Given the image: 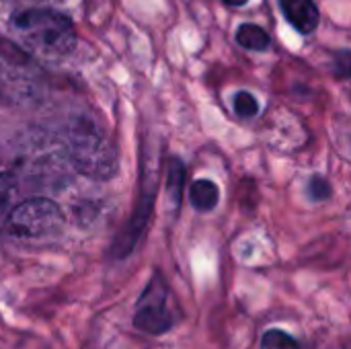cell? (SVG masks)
Segmentation results:
<instances>
[{"mask_svg":"<svg viewBox=\"0 0 351 349\" xmlns=\"http://www.w3.org/2000/svg\"><path fill=\"white\" fill-rule=\"evenodd\" d=\"M8 27L25 49L43 60H62L76 47L74 23L53 8L12 12Z\"/></svg>","mask_w":351,"mask_h":349,"instance_id":"cell-1","label":"cell"},{"mask_svg":"<svg viewBox=\"0 0 351 349\" xmlns=\"http://www.w3.org/2000/svg\"><path fill=\"white\" fill-rule=\"evenodd\" d=\"M66 150L72 167L86 177L105 181L117 173L119 158L113 144L86 123H78L70 130Z\"/></svg>","mask_w":351,"mask_h":349,"instance_id":"cell-2","label":"cell"},{"mask_svg":"<svg viewBox=\"0 0 351 349\" xmlns=\"http://www.w3.org/2000/svg\"><path fill=\"white\" fill-rule=\"evenodd\" d=\"M64 226V214L62 210L51 202L43 197L27 200L19 206H14L6 218H4V232L14 239H45Z\"/></svg>","mask_w":351,"mask_h":349,"instance_id":"cell-3","label":"cell"},{"mask_svg":"<svg viewBox=\"0 0 351 349\" xmlns=\"http://www.w3.org/2000/svg\"><path fill=\"white\" fill-rule=\"evenodd\" d=\"M134 325L148 335H162L173 327V315L169 311V288L158 274L148 282L138 300Z\"/></svg>","mask_w":351,"mask_h":349,"instance_id":"cell-4","label":"cell"},{"mask_svg":"<svg viewBox=\"0 0 351 349\" xmlns=\"http://www.w3.org/2000/svg\"><path fill=\"white\" fill-rule=\"evenodd\" d=\"M282 12L288 23L300 33H313L319 27L321 12L315 0H280Z\"/></svg>","mask_w":351,"mask_h":349,"instance_id":"cell-5","label":"cell"},{"mask_svg":"<svg viewBox=\"0 0 351 349\" xmlns=\"http://www.w3.org/2000/svg\"><path fill=\"white\" fill-rule=\"evenodd\" d=\"M150 212H152V197H144V200L140 202L138 210H136V216H134V220H132L128 232H123V234L119 237L117 245H115V253H117L119 257L128 255V253L134 249L138 237L142 234V230H144V226H146V222H148V218H150Z\"/></svg>","mask_w":351,"mask_h":349,"instance_id":"cell-6","label":"cell"},{"mask_svg":"<svg viewBox=\"0 0 351 349\" xmlns=\"http://www.w3.org/2000/svg\"><path fill=\"white\" fill-rule=\"evenodd\" d=\"M220 189L210 179H197L189 187V202L199 212H210L218 206Z\"/></svg>","mask_w":351,"mask_h":349,"instance_id":"cell-7","label":"cell"},{"mask_svg":"<svg viewBox=\"0 0 351 349\" xmlns=\"http://www.w3.org/2000/svg\"><path fill=\"white\" fill-rule=\"evenodd\" d=\"M237 43L247 47V49H253V51H265L269 45H271V39H269V33L259 27V25H253V23H243L239 29H237Z\"/></svg>","mask_w":351,"mask_h":349,"instance_id":"cell-8","label":"cell"},{"mask_svg":"<svg viewBox=\"0 0 351 349\" xmlns=\"http://www.w3.org/2000/svg\"><path fill=\"white\" fill-rule=\"evenodd\" d=\"M167 191L175 208L181 206L183 202V191H185V167L179 158L169 160V175H167Z\"/></svg>","mask_w":351,"mask_h":349,"instance_id":"cell-9","label":"cell"},{"mask_svg":"<svg viewBox=\"0 0 351 349\" xmlns=\"http://www.w3.org/2000/svg\"><path fill=\"white\" fill-rule=\"evenodd\" d=\"M261 349H300L298 341L282 329H269L261 337Z\"/></svg>","mask_w":351,"mask_h":349,"instance_id":"cell-10","label":"cell"},{"mask_svg":"<svg viewBox=\"0 0 351 349\" xmlns=\"http://www.w3.org/2000/svg\"><path fill=\"white\" fill-rule=\"evenodd\" d=\"M234 111L239 117H255L259 111V103L257 99L249 93V91H239L234 95Z\"/></svg>","mask_w":351,"mask_h":349,"instance_id":"cell-11","label":"cell"},{"mask_svg":"<svg viewBox=\"0 0 351 349\" xmlns=\"http://www.w3.org/2000/svg\"><path fill=\"white\" fill-rule=\"evenodd\" d=\"M14 195V179L8 173H0V220L10 212V200Z\"/></svg>","mask_w":351,"mask_h":349,"instance_id":"cell-12","label":"cell"},{"mask_svg":"<svg viewBox=\"0 0 351 349\" xmlns=\"http://www.w3.org/2000/svg\"><path fill=\"white\" fill-rule=\"evenodd\" d=\"M10 6L19 10H33V8H51V6H60V4H68L70 0H6Z\"/></svg>","mask_w":351,"mask_h":349,"instance_id":"cell-13","label":"cell"},{"mask_svg":"<svg viewBox=\"0 0 351 349\" xmlns=\"http://www.w3.org/2000/svg\"><path fill=\"white\" fill-rule=\"evenodd\" d=\"M308 193L313 200H327L331 195V187L325 179L321 177H313L311 179V185H308Z\"/></svg>","mask_w":351,"mask_h":349,"instance_id":"cell-14","label":"cell"},{"mask_svg":"<svg viewBox=\"0 0 351 349\" xmlns=\"http://www.w3.org/2000/svg\"><path fill=\"white\" fill-rule=\"evenodd\" d=\"M249 0H224V4H228V6H245Z\"/></svg>","mask_w":351,"mask_h":349,"instance_id":"cell-15","label":"cell"}]
</instances>
